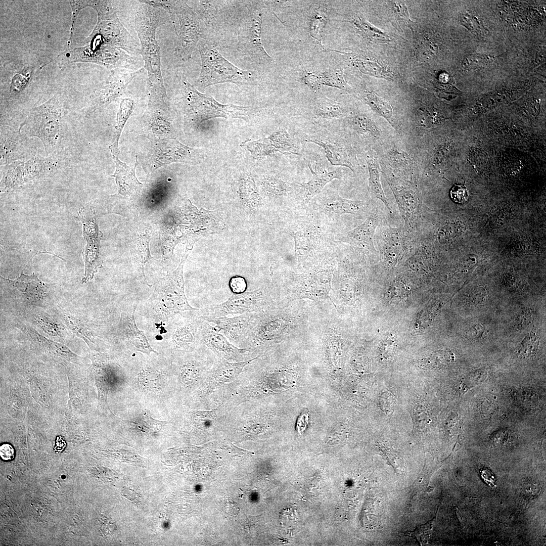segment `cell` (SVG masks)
Listing matches in <instances>:
<instances>
[{
  "label": "cell",
  "instance_id": "cell-31",
  "mask_svg": "<svg viewBox=\"0 0 546 546\" xmlns=\"http://www.w3.org/2000/svg\"><path fill=\"white\" fill-rule=\"evenodd\" d=\"M61 315L65 325L71 332L84 340L90 348L96 349V334L88 325L71 313L64 312Z\"/></svg>",
  "mask_w": 546,
  "mask_h": 546
},
{
  "label": "cell",
  "instance_id": "cell-4",
  "mask_svg": "<svg viewBox=\"0 0 546 546\" xmlns=\"http://www.w3.org/2000/svg\"><path fill=\"white\" fill-rule=\"evenodd\" d=\"M240 20L237 47L247 58L258 64L269 63L271 57L261 39L263 13L258 2L246 1Z\"/></svg>",
  "mask_w": 546,
  "mask_h": 546
},
{
  "label": "cell",
  "instance_id": "cell-36",
  "mask_svg": "<svg viewBox=\"0 0 546 546\" xmlns=\"http://www.w3.org/2000/svg\"><path fill=\"white\" fill-rule=\"evenodd\" d=\"M363 102L374 111L386 119L390 124L395 125L393 118V111L391 105L375 92L365 90L360 95Z\"/></svg>",
  "mask_w": 546,
  "mask_h": 546
},
{
  "label": "cell",
  "instance_id": "cell-55",
  "mask_svg": "<svg viewBox=\"0 0 546 546\" xmlns=\"http://www.w3.org/2000/svg\"><path fill=\"white\" fill-rule=\"evenodd\" d=\"M229 286L231 291L234 294H237L246 292L247 284L244 278L236 276L230 279Z\"/></svg>",
  "mask_w": 546,
  "mask_h": 546
},
{
  "label": "cell",
  "instance_id": "cell-56",
  "mask_svg": "<svg viewBox=\"0 0 546 546\" xmlns=\"http://www.w3.org/2000/svg\"><path fill=\"white\" fill-rule=\"evenodd\" d=\"M266 187L270 192L282 193L288 191V186L283 181L275 178H270L266 183Z\"/></svg>",
  "mask_w": 546,
  "mask_h": 546
},
{
  "label": "cell",
  "instance_id": "cell-47",
  "mask_svg": "<svg viewBox=\"0 0 546 546\" xmlns=\"http://www.w3.org/2000/svg\"><path fill=\"white\" fill-rule=\"evenodd\" d=\"M387 297L391 301H398L406 298L410 294V290L400 282H394L387 290Z\"/></svg>",
  "mask_w": 546,
  "mask_h": 546
},
{
  "label": "cell",
  "instance_id": "cell-46",
  "mask_svg": "<svg viewBox=\"0 0 546 546\" xmlns=\"http://www.w3.org/2000/svg\"><path fill=\"white\" fill-rule=\"evenodd\" d=\"M432 521V520L425 524L420 525L413 531L403 532L402 533L405 536L416 538L420 543L421 545L426 544L430 537Z\"/></svg>",
  "mask_w": 546,
  "mask_h": 546
},
{
  "label": "cell",
  "instance_id": "cell-5",
  "mask_svg": "<svg viewBox=\"0 0 546 546\" xmlns=\"http://www.w3.org/2000/svg\"><path fill=\"white\" fill-rule=\"evenodd\" d=\"M178 75L179 84L187 101L188 112L200 122L216 117L246 119L251 115V107L222 104L211 96L200 93L183 74L179 73Z\"/></svg>",
  "mask_w": 546,
  "mask_h": 546
},
{
  "label": "cell",
  "instance_id": "cell-18",
  "mask_svg": "<svg viewBox=\"0 0 546 546\" xmlns=\"http://www.w3.org/2000/svg\"><path fill=\"white\" fill-rule=\"evenodd\" d=\"M379 222L378 216L372 214L358 226L340 235L338 239L353 246L375 252L376 250L374 244V235Z\"/></svg>",
  "mask_w": 546,
  "mask_h": 546
},
{
  "label": "cell",
  "instance_id": "cell-24",
  "mask_svg": "<svg viewBox=\"0 0 546 546\" xmlns=\"http://www.w3.org/2000/svg\"><path fill=\"white\" fill-rule=\"evenodd\" d=\"M365 159L369 171V192L372 199L381 200L390 212V208L382 187L380 180L381 168L376 153L370 150L365 155Z\"/></svg>",
  "mask_w": 546,
  "mask_h": 546
},
{
  "label": "cell",
  "instance_id": "cell-37",
  "mask_svg": "<svg viewBox=\"0 0 546 546\" xmlns=\"http://www.w3.org/2000/svg\"><path fill=\"white\" fill-rule=\"evenodd\" d=\"M318 75L321 85L337 88L348 93L352 92L351 87L345 79L343 71L340 70H327L318 73Z\"/></svg>",
  "mask_w": 546,
  "mask_h": 546
},
{
  "label": "cell",
  "instance_id": "cell-11",
  "mask_svg": "<svg viewBox=\"0 0 546 546\" xmlns=\"http://www.w3.org/2000/svg\"><path fill=\"white\" fill-rule=\"evenodd\" d=\"M265 290L261 288L250 292L234 294L225 301L210 305L200 310L202 317L205 321L229 315H239L247 313L260 312L269 303Z\"/></svg>",
  "mask_w": 546,
  "mask_h": 546
},
{
  "label": "cell",
  "instance_id": "cell-2",
  "mask_svg": "<svg viewBox=\"0 0 546 546\" xmlns=\"http://www.w3.org/2000/svg\"><path fill=\"white\" fill-rule=\"evenodd\" d=\"M65 101L57 93L42 104L30 110L26 119L21 124L30 137L38 138L42 143L47 156L54 154L62 136V120Z\"/></svg>",
  "mask_w": 546,
  "mask_h": 546
},
{
  "label": "cell",
  "instance_id": "cell-45",
  "mask_svg": "<svg viewBox=\"0 0 546 546\" xmlns=\"http://www.w3.org/2000/svg\"><path fill=\"white\" fill-rule=\"evenodd\" d=\"M397 346L396 336L394 333L389 334L380 343V356L384 359L390 358L393 355Z\"/></svg>",
  "mask_w": 546,
  "mask_h": 546
},
{
  "label": "cell",
  "instance_id": "cell-20",
  "mask_svg": "<svg viewBox=\"0 0 546 546\" xmlns=\"http://www.w3.org/2000/svg\"><path fill=\"white\" fill-rule=\"evenodd\" d=\"M322 148L328 160L332 165L349 168L355 173V160L351 152L343 145L334 141L322 138H312L306 140Z\"/></svg>",
  "mask_w": 546,
  "mask_h": 546
},
{
  "label": "cell",
  "instance_id": "cell-52",
  "mask_svg": "<svg viewBox=\"0 0 546 546\" xmlns=\"http://www.w3.org/2000/svg\"><path fill=\"white\" fill-rule=\"evenodd\" d=\"M299 81L305 84L314 93L318 92L321 87L318 74L307 72L301 77Z\"/></svg>",
  "mask_w": 546,
  "mask_h": 546
},
{
  "label": "cell",
  "instance_id": "cell-59",
  "mask_svg": "<svg viewBox=\"0 0 546 546\" xmlns=\"http://www.w3.org/2000/svg\"><path fill=\"white\" fill-rule=\"evenodd\" d=\"M484 333V328L480 325H476L469 329L466 331V335L469 338L476 339L483 337Z\"/></svg>",
  "mask_w": 546,
  "mask_h": 546
},
{
  "label": "cell",
  "instance_id": "cell-3",
  "mask_svg": "<svg viewBox=\"0 0 546 546\" xmlns=\"http://www.w3.org/2000/svg\"><path fill=\"white\" fill-rule=\"evenodd\" d=\"M197 49L201 58V69L197 78V86L204 88L219 83H232L237 85L254 83L253 74L249 71L237 67L226 59L216 46L205 38L198 43Z\"/></svg>",
  "mask_w": 546,
  "mask_h": 546
},
{
  "label": "cell",
  "instance_id": "cell-53",
  "mask_svg": "<svg viewBox=\"0 0 546 546\" xmlns=\"http://www.w3.org/2000/svg\"><path fill=\"white\" fill-rule=\"evenodd\" d=\"M450 196L455 202L462 203L467 201L469 193L464 186L455 185L450 191Z\"/></svg>",
  "mask_w": 546,
  "mask_h": 546
},
{
  "label": "cell",
  "instance_id": "cell-29",
  "mask_svg": "<svg viewBox=\"0 0 546 546\" xmlns=\"http://www.w3.org/2000/svg\"><path fill=\"white\" fill-rule=\"evenodd\" d=\"M116 163V168L112 176L119 189V192H130L135 190L141 185L139 182L135 175V167L132 168L119 160L116 155L112 154Z\"/></svg>",
  "mask_w": 546,
  "mask_h": 546
},
{
  "label": "cell",
  "instance_id": "cell-51",
  "mask_svg": "<svg viewBox=\"0 0 546 546\" xmlns=\"http://www.w3.org/2000/svg\"><path fill=\"white\" fill-rule=\"evenodd\" d=\"M415 424L419 429H423L428 423V416L426 409L422 404L416 405L413 410Z\"/></svg>",
  "mask_w": 546,
  "mask_h": 546
},
{
  "label": "cell",
  "instance_id": "cell-32",
  "mask_svg": "<svg viewBox=\"0 0 546 546\" xmlns=\"http://www.w3.org/2000/svg\"><path fill=\"white\" fill-rule=\"evenodd\" d=\"M314 114L317 118L338 119L347 116L348 111L341 103L323 96L316 101Z\"/></svg>",
  "mask_w": 546,
  "mask_h": 546
},
{
  "label": "cell",
  "instance_id": "cell-58",
  "mask_svg": "<svg viewBox=\"0 0 546 546\" xmlns=\"http://www.w3.org/2000/svg\"><path fill=\"white\" fill-rule=\"evenodd\" d=\"M392 8L395 13L401 18L410 20L409 15L406 7L402 2H393Z\"/></svg>",
  "mask_w": 546,
  "mask_h": 546
},
{
  "label": "cell",
  "instance_id": "cell-26",
  "mask_svg": "<svg viewBox=\"0 0 546 546\" xmlns=\"http://www.w3.org/2000/svg\"><path fill=\"white\" fill-rule=\"evenodd\" d=\"M20 130L1 129V164L4 165L11 162L20 160L19 152L22 148Z\"/></svg>",
  "mask_w": 546,
  "mask_h": 546
},
{
  "label": "cell",
  "instance_id": "cell-21",
  "mask_svg": "<svg viewBox=\"0 0 546 546\" xmlns=\"http://www.w3.org/2000/svg\"><path fill=\"white\" fill-rule=\"evenodd\" d=\"M321 205L323 211L327 214H357L363 211L367 204L362 201L345 199L338 193H332L322 199Z\"/></svg>",
  "mask_w": 546,
  "mask_h": 546
},
{
  "label": "cell",
  "instance_id": "cell-1",
  "mask_svg": "<svg viewBox=\"0 0 546 546\" xmlns=\"http://www.w3.org/2000/svg\"><path fill=\"white\" fill-rule=\"evenodd\" d=\"M156 8L139 1L134 11L133 24L141 43V55L148 74L150 101H165L166 96L161 72L160 48L156 39L160 19Z\"/></svg>",
  "mask_w": 546,
  "mask_h": 546
},
{
  "label": "cell",
  "instance_id": "cell-23",
  "mask_svg": "<svg viewBox=\"0 0 546 546\" xmlns=\"http://www.w3.org/2000/svg\"><path fill=\"white\" fill-rule=\"evenodd\" d=\"M17 327L30 337L34 342L55 356L75 362L79 360L80 357L71 351L65 345L50 340L29 326L18 324Z\"/></svg>",
  "mask_w": 546,
  "mask_h": 546
},
{
  "label": "cell",
  "instance_id": "cell-60",
  "mask_svg": "<svg viewBox=\"0 0 546 546\" xmlns=\"http://www.w3.org/2000/svg\"><path fill=\"white\" fill-rule=\"evenodd\" d=\"M381 404L383 408L390 411L393 408L394 398L390 393H385L381 397Z\"/></svg>",
  "mask_w": 546,
  "mask_h": 546
},
{
  "label": "cell",
  "instance_id": "cell-14",
  "mask_svg": "<svg viewBox=\"0 0 546 546\" xmlns=\"http://www.w3.org/2000/svg\"><path fill=\"white\" fill-rule=\"evenodd\" d=\"M199 343L205 345L217 358L234 361H245L251 358L252 352L232 344L222 334L216 331L208 322L203 321L198 332Z\"/></svg>",
  "mask_w": 546,
  "mask_h": 546
},
{
  "label": "cell",
  "instance_id": "cell-17",
  "mask_svg": "<svg viewBox=\"0 0 546 546\" xmlns=\"http://www.w3.org/2000/svg\"><path fill=\"white\" fill-rule=\"evenodd\" d=\"M202 151L188 147L176 140L161 144L153 155L158 166L163 164L180 161L192 162L202 159Z\"/></svg>",
  "mask_w": 546,
  "mask_h": 546
},
{
  "label": "cell",
  "instance_id": "cell-33",
  "mask_svg": "<svg viewBox=\"0 0 546 546\" xmlns=\"http://www.w3.org/2000/svg\"><path fill=\"white\" fill-rule=\"evenodd\" d=\"M349 22L352 23L360 34L371 42L386 43L391 40L390 36L373 26L360 14L354 15Z\"/></svg>",
  "mask_w": 546,
  "mask_h": 546
},
{
  "label": "cell",
  "instance_id": "cell-16",
  "mask_svg": "<svg viewBox=\"0 0 546 546\" xmlns=\"http://www.w3.org/2000/svg\"><path fill=\"white\" fill-rule=\"evenodd\" d=\"M145 70L144 68L133 71L123 69H113L103 87L96 93L94 109L107 106L121 96L132 80Z\"/></svg>",
  "mask_w": 546,
  "mask_h": 546
},
{
  "label": "cell",
  "instance_id": "cell-15",
  "mask_svg": "<svg viewBox=\"0 0 546 546\" xmlns=\"http://www.w3.org/2000/svg\"><path fill=\"white\" fill-rule=\"evenodd\" d=\"M260 312L247 313L232 317L222 316L207 322L232 344L240 348L257 324Z\"/></svg>",
  "mask_w": 546,
  "mask_h": 546
},
{
  "label": "cell",
  "instance_id": "cell-44",
  "mask_svg": "<svg viewBox=\"0 0 546 546\" xmlns=\"http://www.w3.org/2000/svg\"><path fill=\"white\" fill-rule=\"evenodd\" d=\"M141 386L149 390H157L159 388V377L156 371L151 369L145 370L139 376Z\"/></svg>",
  "mask_w": 546,
  "mask_h": 546
},
{
  "label": "cell",
  "instance_id": "cell-6",
  "mask_svg": "<svg viewBox=\"0 0 546 546\" xmlns=\"http://www.w3.org/2000/svg\"><path fill=\"white\" fill-rule=\"evenodd\" d=\"M90 7L96 11L98 15L97 24L91 33L131 55H141V48L120 21L111 1H91Z\"/></svg>",
  "mask_w": 546,
  "mask_h": 546
},
{
  "label": "cell",
  "instance_id": "cell-54",
  "mask_svg": "<svg viewBox=\"0 0 546 546\" xmlns=\"http://www.w3.org/2000/svg\"><path fill=\"white\" fill-rule=\"evenodd\" d=\"M416 48V55L417 58L422 61L423 59H427L430 56L431 53L429 50H433V47L429 40L423 37L417 43Z\"/></svg>",
  "mask_w": 546,
  "mask_h": 546
},
{
  "label": "cell",
  "instance_id": "cell-13",
  "mask_svg": "<svg viewBox=\"0 0 546 546\" xmlns=\"http://www.w3.org/2000/svg\"><path fill=\"white\" fill-rule=\"evenodd\" d=\"M83 225V235L86 241L82 256L85 263L84 275L82 283L92 280L102 266L100 256V241L102 234L99 230L94 210L82 207L78 212Z\"/></svg>",
  "mask_w": 546,
  "mask_h": 546
},
{
  "label": "cell",
  "instance_id": "cell-35",
  "mask_svg": "<svg viewBox=\"0 0 546 546\" xmlns=\"http://www.w3.org/2000/svg\"><path fill=\"white\" fill-rule=\"evenodd\" d=\"M350 58L352 64L365 74L384 78H392L390 71L372 59L357 54H353Z\"/></svg>",
  "mask_w": 546,
  "mask_h": 546
},
{
  "label": "cell",
  "instance_id": "cell-40",
  "mask_svg": "<svg viewBox=\"0 0 546 546\" xmlns=\"http://www.w3.org/2000/svg\"><path fill=\"white\" fill-rule=\"evenodd\" d=\"M391 188L401 208L413 209L416 207L418 203V198L413 190L402 186H393Z\"/></svg>",
  "mask_w": 546,
  "mask_h": 546
},
{
  "label": "cell",
  "instance_id": "cell-8",
  "mask_svg": "<svg viewBox=\"0 0 546 546\" xmlns=\"http://www.w3.org/2000/svg\"><path fill=\"white\" fill-rule=\"evenodd\" d=\"M61 160L55 155L42 157L32 155L25 159L14 161L3 166L2 192L11 191L61 167Z\"/></svg>",
  "mask_w": 546,
  "mask_h": 546
},
{
  "label": "cell",
  "instance_id": "cell-25",
  "mask_svg": "<svg viewBox=\"0 0 546 546\" xmlns=\"http://www.w3.org/2000/svg\"><path fill=\"white\" fill-rule=\"evenodd\" d=\"M386 230L382 251L385 259L394 265L402 257L405 248V239L400 230L388 228Z\"/></svg>",
  "mask_w": 546,
  "mask_h": 546
},
{
  "label": "cell",
  "instance_id": "cell-22",
  "mask_svg": "<svg viewBox=\"0 0 546 546\" xmlns=\"http://www.w3.org/2000/svg\"><path fill=\"white\" fill-rule=\"evenodd\" d=\"M135 309L134 307L131 312L121 314L119 323L121 332L137 350L147 354L151 352L158 354L150 345L144 332L137 327L134 317Z\"/></svg>",
  "mask_w": 546,
  "mask_h": 546
},
{
  "label": "cell",
  "instance_id": "cell-10",
  "mask_svg": "<svg viewBox=\"0 0 546 546\" xmlns=\"http://www.w3.org/2000/svg\"><path fill=\"white\" fill-rule=\"evenodd\" d=\"M181 266L155 288L152 301L156 311L165 317L184 314L197 308L188 302L184 290Z\"/></svg>",
  "mask_w": 546,
  "mask_h": 546
},
{
  "label": "cell",
  "instance_id": "cell-30",
  "mask_svg": "<svg viewBox=\"0 0 546 546\" xmlns=\"http://www.w3.org/2000/svg\"><path fill=\"white\" fill-rule=\"evenodd\" d=\"M329 18L327 6L325 4H318L313 7L310 11L308 32L311 37L315 39L322 47V34Z\"/></svg>",
  "mask_w": 546,
  "mask_h": 546
},
{
  "label": "cell",
  "instance_id": "cell-42",
  "mask_svg": "<svg viewBox=\"0 0 546 546\" xmlns=\"http://www.w3.org/2000/svg\"><path fill=\"white\" fill-rule=\"evenodd\" d=\"M202 367L194 361H187L180 367V373L183 382L186 384H190L195 380Z\"/></svg>",
  "mask_w": 546,
  "mask_h": 546
},
{
  "label": "cell",
  "instance_id": "cell-48",
  "mask_svg": "<svg viewBox=\"0 0 546 546\" xmlns=\"http://www.w3.org/2000/svg\"><path fill=\"white\" fill-rule=\"evenodd\" d=\"M138 423L141 427L148 431H157L161 429L165 422L155 420L148 413L144 412L138 420Z\"/></svg>",
  "mask_w": 546,
  "mask_h": 546
},
{
  "label": "cell",
  "instance_id": "cell-43",
  "mask_svg": "<svg viewBox=\"0 0 546 546\" xmlns=\"http://www.w3.org/2000/svg\"><path fill=\"white\" fill-rule=\"evenodd\" d=\"M538 343V338L534 334H529L521 343L519 350L520 355L525 358L533 357L536 353Z\"/></svg>",
  "mask_w": 546,
  "mask_h": 546
},
{
  "label": "cell",
  "instance_id": "cell-41",
  "mask_svg": "<svg viewBox=\"0 0 546 546\" xmlns=\"http://www.w3.org/2000/svg\"><path fill=\"white\" fill-rule=\"evenodd\" d=\"M311 233L308 230H306L297 231L293 234L295 251L298 256H303L305 253L311 250L314 244L313 236Z\"/></svg>",
  "mask_w": 546,
  "mask_h": 546
},
{
  "label": "cell",
  "instance_id": "cell-39",
  "mask_svg": "<svg viewBox=\"0 0 546 546\" xmlns=\"http://www.w3.org/2000/svg\"><path fill=\"white\" fill-rule=\"evenodd\" d=\"M33 74V68L25 67L16 73L12 78L10 93L11 95L16 96L23 91L29 83Z\"/></svg>",
  "mask_w": 546,
  "mask_h": 546
},
{
  "label": "cell",
  "instance_id": "cell-7",
  "mask_svg": "<svg viewBox=\"0 0 546 546\" xmlns=\"http://www.w3.org/2000/svg\"><path fill=\"white\" fill-rule=\"evenodd\" d=\"M87 38L86 45L70 52L69 62L93 63L113 69L134 70L138 65L136 56L105 42L99 36L90 34Z\"/></svg>",
  "mask_w": 546,
  "mask_h": 546
},
{
  "label": "cell",
  "instance_id": "cell-49",
  "mask_svg": "<svg viewBox=\"0 0 546 546\" xmlns=\"http://www.w3.org/2000/svg\"><path fill=\"white\" fill-rule=\"evenodd\" d=\"M69 3L72 10V17L70 36L68 42V46H69L72 42L74 26L75 25L76 19L79 12L82 9L88 7V1H70Z\"/></svg>",
  "mask_w": 546,
  "mask_h": 546
},
{
  "label": "cell",
  "instance_id": "cell-34",
  "mask_svg": "<svg viewBox=\"0 0 546 546\" xmlns=\"http://www.w3.org/2000/svg\"><path fill=\"white\" fill-rule=\"evenodd\" d=\"M36 326L46 335L58 340H64L67 333L65 327L58 320L44 313L36 314L33 317Z\"/></svg>",
  "mask_w": 546,
  "mask_h": 546
},
{
  "label": "cell",
  "instance_id": "cell-19",
  "mask_svg": "<svg viewBox=\"0 0 546 546\" xmlns=\"http://www.w3.org/2000/svg\"><path fill=\"white\" fill-rule=\"evenodd\" d=\"M258 356L247 360L237 362H229L224 359L218 358L209 372L205 384L206 390L210 392L218 385L233 380L243 372L245 367Z\"/></svg>",
  "mask_w": 546,
  "mask_h": 546
},
{
  "label": "cell",
  "instance_id": "cell-9",
  "mask_svg": "<svg viewBox=\"0 0 546 546\" xmlns=\"http://www.w3.org/2000/svg\"><path fill=\"white\" fill-rule=\"evenodd\" d=\"M173 10L179 24V32L174 48L175 55L189 61L199 42L207 38L206 26L196 10L185 1H173Z\"/></svg>",
  "mask_w": 546,
  "mask_h": 546
},
{
  "label": "cell",
  "instance_id": "cell-28",
  "mask_svg": "<svg viewBox=\"0 0 546 546\" xmlns=\"http://www.w3.org/2000/svg\"><path fill=\"white\" fill-rule=\"evenodd\" d=\"M310 170L313 177L302 185L305 191V198L307 201L319 194L328 183L340 177V173L335 170L328 171L320 168Z\"/></svg>",
  "mask_w": 546,
  "mask_h": 546
},
{
  "label": "cell",
  "instance_id": "cell-27",
  "mask_svg": "<svg viewBox=\"0 0 546 546\" xmlns=\"http://www.w3.org/2000/svg\"><path fill=\"white\" fill-rule=\"evenodd\" d=\"M348 122L352 130L358 135L371 141H377L381 136L380 128L367 114L357 112L350 115Z\"/></svg>",
  "mask_w": 546,
  "mask_h": 546
},
{
  "label": "cell",
  "instance_id": "cell-50",
  "mask_svg": "<svg viewBox=\"0 0 546 546\" xmlns=\"http://www.w3.org/2000/svg\"><path fill=\"white\" fill-rule=\"evenodd\" d=\"M489 59L487 56L474 54L464 58L462 64L466 69H474L483 67L488 63Z\"/></svg>",
  "mask_w": 546,
  "mask_h": 546
},
{
  "label": "cell",
  "instance_id": "cell-57",
  "mask_svg": "<svg viewBox=\"0 0 546 546\" xmlns=\"http://www.w3.org/2000/svg\"><path fill=\"white\" fill-rule=\"evenodd\" d=\"M15 451L12 446L8 443L2 444L0 447V456L3 460L8 461L14 458Z\"/></svg>",
  "mask_w": 546,
  "mask_h": 546
},
{
  "label": "cell",
  "instance_id": "cell-38",
  "mask_svg": "<svg viewBox=\"0 0 546 546\" xmlns=\"http://www.w3.org/2000/svg\"><path fill=\"white\" fill-rule=\"evenodd\" d=\"M278 152L283 153L298 154L291 135L285 130L276 131L268 138Z\"/></svg>",
  "mask_w": 546,
  "mask_h": 546
},
{
  "label": "cell",
  "instance_id": "cell-12",
  "mask_svg": "<svg viewBox=\"0 0 546 546\" xmlns=\"http://www.w3.org/2000/svg\"><path fill=\"white\" fill-rule=\"evenodd\" d=\"M2 278L8 287L9 297L26 306H46L53 297L55 284L42 282L34 273L26 275L22 271L14 280Z\"/></svg>",
  "mask_w": 546,
  "mask_h": 546
}]
</instances>
